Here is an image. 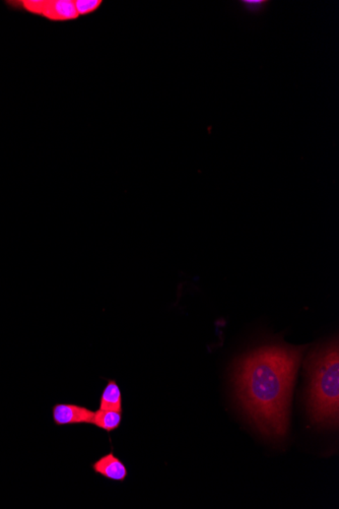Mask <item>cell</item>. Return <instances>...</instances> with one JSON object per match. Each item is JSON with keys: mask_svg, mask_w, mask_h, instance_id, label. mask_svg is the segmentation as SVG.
<instances>
[{"mask_svg": "<svg viewBox=\"0 0 339 509\" xmlns=\"http://www.w3.org/2000/svg\"><path fill=\"white\" fill-rule=\"evenodd\" d=\"M306 348L261 347L244 356L237 366V396L266 435H286L295 375Z\"/></svg>", "mask_w": 339, "mask_h": 509, "instance_id": "6da1fadb", "label": "cell"}, {"mask_svg": "<svg viewBox=\"0 0 339 509\" xmlns=\"http://www.w3.org/2000/svg\"><path fill=\"white\" fill-rule=\"evenodd\" d=\"M306 371L310 378L309 411L315 423L338 425L339 350L338 341L316 349L307 359Z\"/></svg>", "mask_w": 339, "mask_h": 509, "instance_id": "7a4b0ae2", "label": "cell"}, {"mask_svg": "<svg viewBox=\"0 0 339 509\" xmlns=\"http://www.w3.org/2000/svg\"><path fill=\"white\" fill-rule=\"evenodd\" d=\"M94 411L76 404H55L52 408V418L56 426L92 424Z\"/></svg>", "mask_w": 339, "mask_h": 509, "instance_id": "3957f363", "label": "cell"}, {"mask_svg": "<svg viewBox=\"0 0 339 509\" xmlns=\"http://www.w3.org/2000/svg\"><path fill=\"white\" fill-rule=\"evenodd\" d=\"M91 467L95 474L103 477L107 480L123 483L128 477L126 465L114 454L113 451L98 458Z\"/></svg>", "mask_w": 339, "mask_h": 509, "instance_id": "277c9868", "label": "cell"}, {"mask_svg": "<svg viewBox=\"0 0 339 509\" xmlns=\"http://www.w3.org/2000/svg\"><path fill=\"white\" fill-rule=\"evenodd\" d=\"M41 17L53 22H65L79 18L74 0H45Z\"/></svg>", "mask_w": 339, "mask_h": 509, "instance_id": "5b68a950", "label": "cell"}, {"mask_svg": "<svg viewBox=\"0 0 339 509\" xmlns=\"http://www.w3.org/2000/svg\"><path fill=\"white\" fill-rule=\"evenodd\" d=\"M122 403V392L117 381L114 380L107 381L106 387H104L100 398L99 408L123 412Z\"/></svg>", "mask_w": 339, "mask_h": 509, "instance_id": "8992f818", "label": "cell"}, {"mask_svg": "<svg viewBox=\"0 0 339 509\" xmlns=\"http://www.w3.org/2000/svg\"><path fill=\"white\" fill-rule=\"evenodd\" d=\"M123 412L114 410H99L94 413L92 425L106 431L107 433L113 432L121 426Z\"/></svg>", "mask_w": 339, "mask_h": 509, "instance_id": "52a82bcc", "label": "cell"}, {"mask_svg": "<svg viewBox=\"0 0 339 509\" xmlns=\"http://www.w3.org/2000/svg\"><path fill=\"white\" fill-rule=\"evenodd\" d=\"M102 4V0H74V6L79 17L94 13Z\"/></svg>", "mask_w": 339, "mask_h": 509, "instance_id": "ba28073f", "label": "cell"}, {"mask_svg": "<svg viewBox=\"0 0 339 509\" xmlns=\"http://www.w3.org/2000/svg\"><path fill=\"white\" fill-rule=\"evenodd\" d=\"M44 1L45 0H22V1H17L15 4L29 13L41 15Z\"/></svg>", "mask_w": 339, "mask_h": 509, "instance_id": "9c48e42d", "label": "cell"}, {"mask_svg": "<svg viewBox=\"0 0 339 509\" xmlns=\"http://www.w3.org/2000/svg\"><path fill=\"white\" fill-rule=\"evenodd\" d=\"M266 4H267V1H264V0H245V1H242L243 6L246 10L254 13H260Z\"/></svg>", "mask_w": 339, "mask_h": 509, "instance_id": "30bf717a", "label": "cell"}]
</instances>
